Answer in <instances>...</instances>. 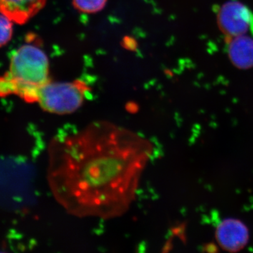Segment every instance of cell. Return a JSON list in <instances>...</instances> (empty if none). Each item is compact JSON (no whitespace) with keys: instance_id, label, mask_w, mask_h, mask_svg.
Here are the masks:
<instances>
[{"instance_id":"6da1fadb","label":"cell","mask_w":253,"mask_h":253,"mask_svg":"<svg viewBox=\"0 0 253 253\" xmlns=\"http://www.w3.org/2000/svg\"><path fill=\"white\" fill-rule=\"evenodd\" d=\"M153 151L144 136L108 121L56 136L49 150L51 193L76 217H120L135 200Z\"/></svg>"},{"instance_id":"7a4b0ae2","label":"cell","mask_w":253,"mask_h":253,"mask_svg":"<svg viewBox=\"0 0 253 253\" xmlns=\"http://www.w3.org/2000/svg\"><path fill=\"white\" fill-rule=\"evenodd\" d=\"M49 60L36 45L26 44L13 52L9 73L16 88V95L27 102H38L40 91L50 78Z\"/></svg>"},{"instance_id":"3957f363","label":"cell","mask_w":253,"mask_h":253,"mask_svg":"<svg viewBox=\"0 0 253 253\" xmlns=\"http://www.w3.org/2000/svg\"><path fill=\"white\" fill-rule=\"evenodd\" d=\"M89 91L86 83L79 80L68 83L49 81L40 91L38 102L46 112L68 114L81 107Z\"/></svg>"},{"instance_id":"277c9868","label":"cell","mask_w":253,"mask_h":253,"mask_svg":"<svg viewBox=\"0 0 253 253\" xmlns=\"http://www.w3.org/2000/svg\"><path fill=\"white\" fill-rule=\"evenodd\" d=\"M217 23L225 40L229 39L253 31V14L240 1H229L218 11Z\"/></svg>"},{"instance_id":"5b68a950","label":"cell","mask_w":253,"mask_h":253,"mask_svg":"<svg viewBox=\"0 0 253 253\" xmlns=\"http://www.w3.org/2000/svg\"><path fill=\"white\" fill-rule=\"evenodd\" d=\"M46 0H0V13L12 22L24 24L45 5Z\"/></svg>"},{"instance_id":"8992f818","label":"cell","mask_w":253,"mask_h":253,"mask_svg":"<svg viewBox=\"0 0 253 253\" xmlns=\"http://www.w3.org/2000/svg\"><path fill=\"white\" fill-rule=\"evenodd\" d=\"M216 236L221 247L227 251H237L247 244L249 232L241 221L226 219L218 226Z\"/></svg>"},{"instance_id":"52a82bcc","label":"cell","mask_w":253,"mask_h":253,"mask_svg":"<svg viewBox=\"0 0 253 253\" xmlns=\"http://www.w3.org/2000/svg\"><path fill=\"white\" fill-rule=\"evenodd\" d=\"M228 53L236 67L248 69L253 67V39L246 35L226 39Z\"/></svg>"},{"instance_id":"ba28073f","label":"cell","mask_w":253,"mask_h":253,"mask_svg":"<svg viewBox=\"0 0 253 253\" xmlns=\"http://www.w3.org/2000/svg\"><path fill=\"white\" fill-rule=\"evenodd\" d=\"M107 0H73L74 7L87 14L96 13L104 9Z\"/></svg>"},{"instance_id":"9c48e42d","label":"cell","mask_w":253,"mask_h":253,"mask_svg":"<svg viewBox=\"0 0 253 253\" xmlns=\"http://www.w3.org/2000/svg\"><path fill=\"white\" fill-rule=\"evenodd\" d=\"M12 21L0 13V47L6 45L13 36Z\"/></svg>"},{"instance_id":"30bf717a","label":"cell","mask_w":253,"mask_h":253,"mask_svg":"<svg viewBox=\"0 0 253 253\" xmlns=\"http://www.w3.org/2000/svg\"><path fill=\"white\" fill-rule=\"evenodd\" d=\"M16 88L14 81L9 73L0 77V96H6L16 94Z\"/></svg>"}]
</instances>
